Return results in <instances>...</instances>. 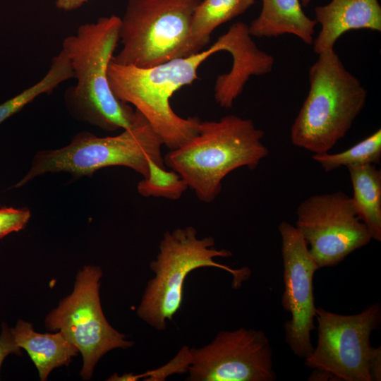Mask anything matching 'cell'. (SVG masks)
Wrapping results in <instances>:
<instances>
[{"mask_svg":"<svg viewBox=\"0 0 381 381\" xmlns=\"http://www.w3.org/2000/svg\"><path fill=\"white\" fill-rule=\"evenodd\" d=\"M121 18L111 15L80 25L75 34L64 38L76 83L64 94L71 116L104 131L112 132L131 126L135 109L118 99L108 80V68L119 41Z\"/></svg>","mask_w":381,"mask_h":381,"instance_id":"6da1fadb","label":"cell"},{"mask_svg":"<svg viewBox=\"0 0 381 381\" xmlns=\"http://www.w3.org/2000/svg\"><path fill=\"white\" fill-rule=\"evenodd\" d=\"M265 133L251 119L234 114L217 121H201L198 134L169 150L164 164L179 174L202 202H213L223 179L241 167L254 170L267 157Z\"/></svg>","mask_w":381,"mask_h":381,"instance_id":"7a4b0ae2","label":"cell"},{"mask_svg":"<svg viewBox=\"0 0 381 381\" xmlns=\"http://www.w3.org/2000/svg\"><path fill=\"white\" fill-rule=\"evenodd\" d=\"M224 49L222 35L208 49L150 68L119 65L111 60L107 71L110 88L118 99L134 106L145 117L166 147L176 149L198 134L201 120L176 114L170 99L198 78L203 61Z\"/></svg>","mask_w":381,"mask_h":381,"instance_id":"3957f363","label":"cell"},{"mask_svg":"<svg viewBox=\"0 0 381 381\" xmlns=\"http://www.w3.org/2000/svg\"><path fill=\"white\" fill-rule=\"evenodd\" d=\"M308 72L309 91L291 128L294 145L313 155L329 152L363 110L367 90L334 49L318 54Z\"/></svg>","mask_w":381,"mask_h":381,"instance_id":"277c9868","label":"cell"},{"mask_svg":"<svg viewBox=\"0 0 381 381\" xmlns=\"http://www.w3.org/2000/svg\"><path fill=\"white\" fill-rule=\"evenodd\" d=\"M162 145L145 117L135 109L133 124L119 135L97 137L82 131L62 147L37 151L28 171L13 187L20 188L47 173L65 171L75 176H92L99 169L112 166L128 167L146 178L150 160L165 167Z\"/></svg>","mask_w":381,"mask_h":381,"instance_id":"5b68a950","label":"cell"},{"mask_svg":"<svg viewBox=\"0 0 381 381\" xmlns=\"http://www.w3.org/2000/svg\"><path fill=\"white\" fill-rule=\"evenodd\" d=\"M212 236L198 238L193 226L167 231L159 245L156 258L150 263L155 273L147 285L137 309L140 318L157 330H164L167 322L180 310L185 280L190 272L205 267L222 269L232 276V287L239 289L248 280V267L234 269L216 262L217 257L231 256L229 250L214 248Z\"/></svg>","mask_w":381,"mask_h":381,"instance_id":"8992f818","label":"cell"},{"mask_svg":"<svg viewBox=\"0 0 381 381\" xmlns=\"http://www.w3.org/2000/svg\"><path fill=\"white\" fill-rule=\"evenodd\" d=\"M202 0H128L121 18L122 48L112 61L150 68L195 54L190 42L193 14Z\"/></svg>","mask_w":381,"mask_h":381,"instance_id":"52a82bcc","label":"cell"},{"mask_svg":"<svg viewBox=\"0 0 381 381\" xmlns=\"http://www.w3.org/2000/svg\"><path fill=\"white\" fill-rule=\"evenodd\" d=\"M102 274L99 267L85 266L78 274L73 293L46 319L49 329H59L82 353L84 379L91 377L95 364L106 353L133 345L109 324L103 314L99 299Z\"/></svg>","mask_w":381,"mask_h":381,"instance_id":"ba28073f","label":"cell"},{"mask_svg":"<svg viewBox=\"0 0 381 381\" xmlns=\"http://www.w3.org/2000/svg\"><path fill=\"white\" fill-rule=\"evenodd\" d=\"M318 344L304 358L309 368L321 369L338 380L371 381L369 365L375 349L371 333L381 322V308L373 303L355 315H341L316 308Z\"/></svg>","mask_w":381,"mask_h":381,"instance_id":"9c48e42d","label":"cell"},{"mask_svg":"<svg viewBox=\"0 0 381 381\" xmlns=\"http://www.w3.org/2000/svg\"><path fill=\"white\" fill-rule=\"evenodd\" d=\"M190 381H274L271 344L262 330L221 331L201 348L182 349Z\"/></svg>","mask_w":381,"mask_h":381,"instance_id":"30bf717a","label":"cell"},{"mask_svg":"<svg viewBox=\"0 0 381 381\" xmlns=\"http://www.w3.org/2000/svg\"><path fill=\"white\" fill-rule=\"evenodd\" d=\"M295 226L319 269L337 265L372 240L351 198L342 191L311 195L301 202Z\"/></svg>","mask_w":381,"mask_h":381,"instance_id":"8fae6325","label":"cell"},{"mask_svg":"<svg viewBox=\"0 0 381 381\" xmlns=\"http://www.w3.org/2000/svg\"><path fill=\"white\" fill-rule=\"evenodd\" d=\"M278 229L284 267L282 306L291 316L284 324L285 341L296 356L304 359L314 349L310 336L315 328L313 277L319 268L295 226L283 221Z\"/></svg>","mask_w":381,"mask_h":381,"instance_id":"7c38bea8","label":"cell"},{"mask_svg":"<svg viewBox=\"0 0 381 381\" xmlns=\"http://www.w3.org/2000/svg\"><path fill=\"white\" fill-rule=\"evenodd\" d=\"M225 50L232 56L229 72L219 75L215 81L214 92L217 103L223 108L233 107L252 75H262L272 71V55L260 49L249 32L248 25L242 22L234 23L223 35Z\"/></svg>","mask_w":381,"mask_h":381,"instance_id":"4fadbf2b","label":"cell"},{"mask_svg":"<svg viewBox=\"0 0 381 381\" xmlns=\"http://www.w3.org/2000/svg\"><path fill=\"white\" fill-rule=\"evenodd\" d=\"M315 21L321 26L313 40L318 54L333 49L337 40L352 30L381 31V6L378 0H332L315 8Z\"/></svg>","mask_w":381,"mask_h":381,"instance_id":"5bb4252c","label":"cell"},{"mask_svg":"<svg viewBox=\"0 0 381 381\" xmlns=\"http://www.w3.org/2000/svg\"><path fill=\"white\" fill-rule=\"evenodd\" d=\"M316 24L304 13L300 0H262L261 11L248 30L252 37L259 38L291 34L310 45Z\"/></svg>","mask_w":381,"mask_h":381,"instance_id":"9a60e30c","label":"cell"},{"mask_svg":"<svg viewBox=\"0 0 381 381\" xmlns=\"http://www.w3.org/2000/svg\"><path fill=\"white\" fill-rule=\"evenodd\" d=\"M11 331L16 345L25 349L35 363L41 380H45L54 368L68 365L79 351L61 331L40 334L33 330L30 323L23 320Z\"/></svg>","mask_w":381,"mask_h":381,"instance_id":"2e32d148","label":"cell"},{"mask_svg":"<svg viewBox=\"0 0 381 381\" xmlns=\"http://www.w3.org/2000/svg\"><path fill=\"white\" fill-rule=\"evenodd\" d=\"M353 187L352 203L372 239L381 241V171L375 164L347 167Z\"/></svg>","mask_w":381,"mask_h":381,"instance_id":"e0dca14e","label":"cell"},{"mask_svg":"<svg viewBox=\"0 0 381 381\" xmlns=\"http://www.w3.org/2000/svg\"><path fill=\"white\" fill-rule=\"evenodd\" d=\"M255 0H202L193 14L190 42L194 54L201 52L212 32L222 24L243 13Z\"/></svg>","mask_w":381,"mask_h":381,"instance_id":"ac0fdd59","label":"cell"},{"mask_svg":"<svg viewBox=\"0 0 381 381\" xmlns=\"http://www.w3.org/2000/svg\"><path fill=\"white\" fill-rule=\"evenodd\" d=\"M73 78V68L66 53L61 49L52 59L50 67L39 81L13 97L0 104V124L13 116L37 97L51 94L60 84Z\"/></svg>","mask_w":381,"mask_h":381,"instance_id":"d6986e66","label":"cell"},{"mask_svg":"<svg viewBox=\"0 0 381 381\" xmlns=\"http://www.w3.org/2000/svg\"><path fill=\"white\" fill-rule=\"evenodd\" d=\"M313 159L326 172L341 167L377 164L381 159V129H377L351 147L337 153L313 155Z\"/></svg>","mask_w":381,"mask_h":381,"instance_id":"ffe728a7","label":"cell"},{"mask_svg":"<svg viewBox=\"0 0 381 381\" xmlns=\"http://www.w3.org/2000/svg\"><path fill=\"white\" fill-rule=\"evenodd\" d=\"M188 188V183L176 171H167L154 161L149 162V174L137 186L138 193L143 197L163 198L171 200L179 199Z\"/></svg>","mask_w":381,"mask_h":381,"instance_id":"44dd1931","label":"cell"},{"mask_svg":"<svg viewBox=\"0 0 381 381\" xmlns=\"http://www.w3.org/2000/svg\"><path fill=\"white\" fill-rule=\"evenodd\" d=\"M31 217L30 210L27 207L0 208V238L11 232L23 229Z\"/></svg>","mask_w":381,"mask_h":381,"instance_id":"7402d4cb","label":"cell"},{"mask_svg":"<svg viewBox=\"0 0 381 381\" xmlns=\"http://www.w3.org/2000/svg\"><path fill=\"white\" fill-rule=\"evenodd\" d=\"M20 348L15 343L11 329L4 326L0 335V368L4 359L9 353H20Z\"/></svg>","mask_w":381,"mask_h":381,"instance_id":"603a6c76","label":"cell"},{"mask_svg":"<svg viewBox=\"0 0 381 381\" xmlns=\"http://www.w3.org/2000/svg\"><path fill=\"white\" fill-rule=\"evenodd\" d=\"M369 370L371 381H380L381 380V349L380 346L375 348L373 351Z\"/></svg>","mask_w":381,"mask_h":381,"instance_id":"cb8c5ba5","label":"cell"},{"mask_svg":"<svg viewBox=\"0 0 381 381\" xmlns=\"http://www.w3.org/2000/svg\"><path fill=\"white\" fill-rule=\"evenodd\" d=\"M87 0H56V6L58 9L70 11L78 9Z\"/></svg>","mask_w":381,"mask_h":381,"instance_id":"d4e9b609","label":"cell"},{"mask_svg":"<svg viewBox=\"0 0 381 381\" xmlns=\"http://www.w3.org/2000/svg\"><path fill=\"white\" fill-rule=\"evenodd\" d=\"M308 380L310 381L338 380L334 375L321 369H314Z\"/></svg>","mask_w":381,"mask_h":381,"instance_id":"484cf974","label":"cell"},{"mask_svg":"<svg viewBox=\"0 0 381 381\" xmlns=\"http://www.w3.org/2000/svg\"><path fill=\"white\" fill-rule=\"evenodd\" d=\"M312 0H300L301 4L303 6H308Z\"/></svg>","mask_w":381,"mask_h":381,"instance_id":"4316f807","label":"cell"}]
</instances>
